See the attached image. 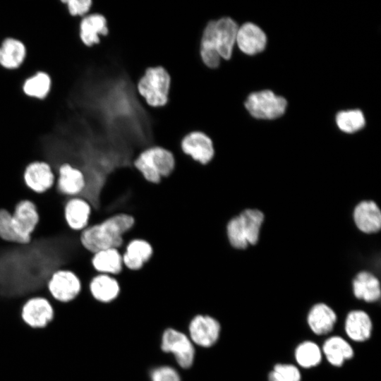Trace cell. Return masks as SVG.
<instances>
[{"instance_id":"1","label":"cell","mask_w":381,"mask_h":381,"mask_svg":"<svg viewBox=\"0 0 381 381\" xmlns=\"http://www.w3.org/2000/svg\"><path fill=\"white\" fill-rule=\"evenodd\" d=\"M238 29V24L229 17L211 20L205 24L199 42L200 58L205 67L216 69L221 59L231 58Z\"/></svg>"},{"instance_id":"2","label":"cell","mask_w":381,"mask_h":381,"mask_svg":"<svg viewBox=\"0 0 381 381\" xmlns=\"http://www.w3.org/2000/svg\"><path fill=\"white\" fill-rule=\"evenodd\" d=\"M135 224L133 216L126 213L114 214L102 221L88 225L80 233L83 247L91 253L107 248L123 249L124 236Z\"/></svg>"},{"instance_id":"3","label":"cell","mask_w":381,"mask_h":381,"mask_svg":"<svg viewBox=\"0 0 381 381\" xmlns=\"http://www.w3.org/2000/svg\"><path fill=\"white\" fill-rule=\"evenodd\" d=\"M132 165L145 181L158 184L172 174L176 167V159L169 150L151 145L136 155Z\"/></svg>"},{"instance_id":"4","label":"cell","mask_w":381,"mask_h":381,"mask_svg":"<svg viewBox=\"0 0 381 381\" xmlns=\"http://www.w3.org/2000/svg\"><path fill=\"white\" fill-rule=\"evenodd\" d=\"M171 87V76L162 66L148 67L135 85L138 96L151 108L167 105Z\"/></svg>"},{"instance_id":"5","label":"cell","mask_w":381,"mask_h":381,"mask_svg":"<svg viewBox=\"0 0 381 381\" xmlns=\"http://www.w3.org/2000/svg\"><path fill=\"white\" fill-rule=\"evenodd\" d=\"M286 100L271 90H262L250 94L245 107L250 114L260 119H274L284 114Z\"/></svg>"},{"instance_id":"6","label":"cell","mask_w":381,"mask_h":381,"mask_svg":"<svg viewBox=\"0 0 381 381\" xmlns=\"http://www.w3.org/2000/svg\"><path fill=\"white\" fill-rule=\"evenodd\" d=\"M47 287L49 294L55 301L68 303L79 295L82 284L80 278L73 271L59 269L52 273Z\"/></svg>"},{"instance_id":"7","label":"cell","mask_w":381,"mask_h":381,"mask_svg":"<svg viewBox=\"0 0 381 381\" xmlns=\"http://www.w3.org/2000/svg\"><path fill=\"white\" fill-rule=\"evenodd\" d=\"M40 220L35 205L29 200H22L15 206L11 214L12 228L20 244H27Z\"/></svg>"},{"instance_id":"8","label":"cell","mask_w":381,"mask_h":381,"mask_svg":"<svg viewBox=\"0 0 381 381\" xmlns=\"http://www.w3.org/2000/svg\"><path fill=\"white\" fill-rule=\"evenodd\" d=\"M180 149L183 154L201 165L209 164L215 155L212 139L200 131L186 134L181 140Z\"/></svg>"},{"instance_id":"9","label":"cell","mask_w":381,"mask_h":381,"mask_svg":"<svg viewBox=\"0 0 381 381\" xmlns=\"http://www.w3.org/2000/svg\"><path fill=\"white\" fill-rule=\"evenodd\" d=\"M161 347L163 351L172 353L181 367L188 368L192 365L195 349L191 341L183 333L171 328L166 329L162 335Z\"/></svg>"},{"instance_id":"10","label":"cell","mask_w":381,"mask_h":381,"mask_svg":"<svg viewBox=\"0 0 381 381\" xmlns=\"http://www.w3.org/2000/svg\"><path fill=\"white\" fill-rule=\"evenodd\" d=\"M23 179L25 186L30 190L42 194L54 186L56 174L49 163L36 160L25 167Z\"/></svg>"},{"instance_id":"11","label":"cell","mask_w":381,"mask_h":381,"mask_svg":"<svg viewBox=\"0 0 381 381\" xmlns=\"http://www.w3.org/2000/svg\"><path fill=\"white\" fill-rule=\"evenodd\" d=\"M55 174V188L61 195L71 198L83 194L87 183L80 169L66 162L58 167Z\"/></svg>"},{"instance_id":"12","label":"cell","mask_w":381,"mask_h":381,"mask_svg":"<svg viewBox=\"0 0 381 381\" xmlns=\"http://www.w3.org/2000/svg\"><path fill=\"white\" fill-rule=\"evenodd\" d=\"M54 318V309L46 298L35 296L28 299L21 309V318L30 327H45Z\"/></svg>"},{"instance_id":"13","label":"cell","mask_w":381,"mask_h":381,"mask_svg":"<svg viewBox=\"0 0 381 381\" xmlns=\"http://www.w3.org/2000/svg\"><path fill=\"white\" fill-rule=\"evenodd\" d=\"M109 28L106 17L100 13L90 11L80 18L78 24V36L80 42L87 47L100 43L102 37H107Z\"/></svg>"},{"instance_id":"14","label":"cell","mask_w":381,"mask_h":381,"mask_svg":"<svg viewBox=\"0 0 381 381\" xmlns=\"http://www.w3.org/2000/svg\"><path fill=\"white\" fill-rule=\"evenodd\" d=\"M92 212L90 202L80 195L68 198L64 204L65 222L73 231L80 232L89 225Z\"/></svg>"},{"instance_id":"15","label":"cell","mask_w":381,"mask_h":381,"mask_svg":"<svg viewBox=\"0 0 381 381\" xmlns=\"http://www.w3.org/2000/svg\"><path fill=\"white\" fill-rule=\"evenodd\" d=\"M220 329L219 322L208 315L194 317L189 325L191 340L202 347L214 345L219 339Z\"/></svg>"},{"instance_id":"16","label":"cell","mask_w":381,"mask_h":381,"mask_svg":"<svg viewBox=\"0 0 381 381\" xmlns=\"http://www.w3.org/2000/svg\"><path fill=\"white\" fill-rule=\"evenodd\" d=\"M124 268L139 271L152 258L153 247L147 240L135 238L128 241L121 251Z\"/></svg>"},{"instance_id":"17","label":"cell","mask_w":381,"mask_h":381,"mask_svg":"<svg viewBox=\"0 0 381 381\" xmlns=\"http://www.w3.org/2000/svg\"><path fill=\"white\" fill-rule=\"evenodd\" d=\"M373 321L365 310L354 309L350 310L344 320V331L353 341L362 343L370 339L373 333Z\"/></svg>"},{"instance_id":"18","label":"cell","mask_w":381,"mask_h":381,"mask_svg":"<svg viewBox=\"0 0 381 381\" xmlns=\"http://www.w3.org/2000/svg\"><path fill=\"white\" fill-rule=\"evenodd\" d=\"M236 44L244 54L255 55L265 49L267 37L258 25L252 23H246L238 27Z\"/></svg>"},{"instance_id":"19","label":"cell","mask_w":381,"mask_h":381,"mask_svg":"<svg viewBox=\"0 0 381 381\" xmlns=\"http://www.w3.org/2000/svg\"><path fill=\"white\" fill-rule=\"evenodd\" d=\"M307 324L312 332L322 336L330 333L337 321L334 310L325 303L314 304L308 310Z\"/></svg>"},{"instance_id":"20","label":"cell","mask_w":381,"mask_h":381,"mask_svg":"<svg viewBox=\"0 0 381 381\" xmlns=\"http://www.w3.org/2000/svg\"><path fill=\"white\" fill-rule=\"evenodd\" d=\"M121 284L116 277L96 274L88 284V290L96 301L105 304L114 301L120 294Z\"/></svg>"},{"instance_id":"21","label":"cell","mask_w":381,"mask_h":381,"mask_svg":"<svg viewBox=\"0 0 381 381\" xmlns=\"http://www.w3.org/2000/svg\"><path fill=\"white\" fill-rule=\"evenodd\" d=\"M322 355L331 365L337 368L343 366L344 363L354 356V350L344 338L334 335L328 337L321 346Z\"/></svg>"},{"instance_id":"22","label":"cell","mask_w":381,"mask_h":381,"mask_svg":"<svg viewBox=\"0 0 381 381\" xmlns=\"http://www.w3.org/2000/svg\"><path fill=\"white\" fill-rule=\"evenodd\" d=\"M27 56V48L19 39L7 37L0 44V66L8 71L19 68Z\"/></svg>"},{"instance_id":"23","label":"cell","mask_w":381,"mask_h":381,"mask_svg":"<svg viewBox=\"0 0 381 381\" xmlns=\"http://www.w3.org/2000/svg\"><path fill=\"white\" fill-rule=\"evenodd\" d=\"M91 265L97 274H106L116 277L124 267L122 253L118 248H107L92 253Z\"/></svg>"},{"instance_id":"24","label":"cell","mask_w":381,"mask_h":381,"mask_svg":"<svg viewBox=\"0 0 381 381\" xmlns=\"http://www.w3.org/2000/svg\"><path fill=\"white\" fill-rule=\"evenodd\" d=\"M353 218L357 227L365 233H375L381 227L380 210L373 201L360 202L355 207Z\"/></svg>"},{"instance_id":"25","label":"cell","mask_w":381,"mask_h":381,"mask_svg":"<svg viewBox=\"0 0 381 381\" xmlns=\"http://www.w3.org/2000/svg\"><path fill=\"white\" fill-rule=\"evenodd\" d=\"M353 293L357 299L375 303L381 295L380 282L373 274L361 272L353 280Z\"/></svg>"},{"instance_id":"26","label":"cell","mask_w":381,"mask_h":381,"mask_svg":"<svg viewBox=\"0 0 381 381\" xmlns=\"http://www.w3.org/2000/svg\"><path fill=\"white\" fill-rule=\"evenodd\" d=\"M52 85L50 75L46 71H37L24 80L21 88L28 97L43 100L49 95Z\"/></svg>"},{"instance_id":"27","label":"cell","mask_w":381,"mask_h":381,"mask_svg":"<svg viewBox=\"0 0 381 381\" xmlns=\"http://www.w3.org/2000/svg\"><path fill=\"white\" fill-rule=\"evenodd\" d=\"M321 347L315 341L305 340L294 350V358L298 365L306 369L318 366L322 360Z\"/></svg>"},{"instance_id":"28","label":"cell","mask_w":381,"mask_h":381,"mask_svg":"<svg viewBox=\"0 0 381 381\" xmlns=\"http://www.w3.org/2000/svg\"><path fill=\"white\" fill-rule=\"evenodd\" d=\"M240 217L248 244H255L259 238L260 229L264 219V214L258 210L246 209Z\"/></svg>"},{"instance_id":"29","label":"cell","mask_w":381,"mask_h":381,"mask_svg":"<svg viewBox=\"0 0 381 381\" xmlns=\"http://www.w3.org/2000/svg\"><path fill=\"white\" fill-rule=\"evenodd\" d=\"M339 128L348 133H355L365 126V117L358 109L341 111L336 116Z\"/></svg>"},{"instance_id":"30","label":"cell","mask_w":381,"mask_h":381,"mask_svg":"<svg viewBox=\"0 0 381 381\" xmlns=\"http://www.w3.org/2000/svg\"><path fill=\"white\" fill-rule=\"evenodd\" d=\"M225 233L228 242L232 248L241 250L248 246L246 233L238 215L229 219L225 226Z\"/></svg>"},{"instance_id":"31","label":"cell","mask_w":381,"mask_h":381,"mask_svg":"<svg viewBox=\"0 0 381 381\" xmlns=\"http://www.w3.org/2000/svg\"><path fill=\"white\" fill-rule=\"evenodd\" d=\"M11 214L8 210L0 209V238L6 242L20 243L12 228Z\"/></svg>"},{"instance_id":"32","label":"cell","mask_w":381,"mask_h":381,"mask_svg":"<svg viewBox=\"0 0 381 381\" xmlns=\"http://www.w3.org/2000/svg\"><path fill=\"white\" fill-rule=\"evenodd\" d=\"M68 13L73 18H82L90 12L92 0H63Z\"/></svg>"},{"instance_id":"33","label":"cell","mask_w":381,"mask_h":381,"mask_svg":"<svg viewBox=\"0 0 381 381\" xmlns=\"http://www.w3.org/2000/svg\"><path fill=\"white\" fill-rule=\"evenodd\" d=\"M272 370L278 373L284 381H301V371L294 364L278 363L274 364Z\"/></svg>"},{"instance_id":"34","label":"cell","mask_w":381,"mask_h":381,"mask_svg":"<svg viewBox=\"0 0 381 381\" xmlns=\"http://www.w3.org/2000/svg\"><path fill=\"white\" fill-rule=\"evenodd\" d=\"M152 381H181L177 371L170 366H161L151 372Z\"/></svg>"},{"instance_id":"35","label":"cell","mask_w":381,"mask_h":381,"mask_svg":"<svg viewBox=\"0 0 381 381\" xmlns=\"http://www.w3.org/2000/svg\"><path fill=\"white\" fill-rule=\"evenodd\" d=\"M267 381H284L282 377L274 370L270 371L267 375Z\"/></svg>"}]
</instances>
